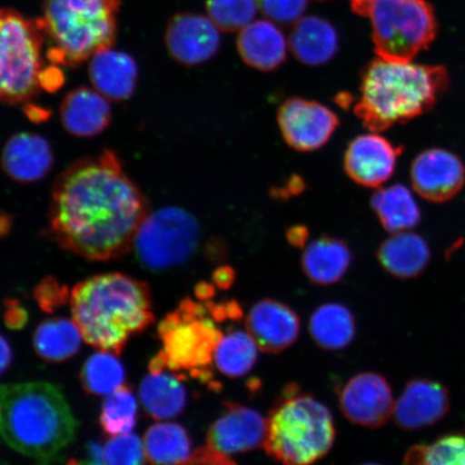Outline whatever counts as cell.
<instances>
[{"label":"cell","mask_w":465,"mask_h":465,"mask_svg":"<svg viewBox=\"0 0 465 465\" xmlns=\"http://www.w3.org/2000/svg\"><path fill=\"white\" fill-rule=\"evenodd\" d=\"M66 465H107L103 459H95L89 457L87 460H77V459H72Z\"/></svg>","instance_id":"7bdbcfd3"},{"label":"cell","mask_w":465,"mask_h":465,"mask_svg":"<svg viewBox=\"0 0 465 465\" xmlns=\"http://www.w3.org/2000/svg\"><path fill=\"white\" fill-rule=\"evenodd\" d=\"M147 201L110 151L75 163L52 192L50 230L63 248L91 261L133 249Z\"/></svg>","instance_id":"6da1fadb"},{"label":"cell","mask_w":465,"mask_h":465,"mask_svg":"<svg viewBox=\"0 0 465 465\" xmlns=\"http://www.w3.org/2000/svg\"><path fill=\"white\" fill-rule=\"evenodd\" d=\"M399 150L377 132L363 134L348 145L345 167L354 182L378 188L391 178L397 167Z\"/></svg>","instance_id":"e0dca14e"},{"label":"cell","mask_w":465,"mask_h":465,"mask_svg":"<svg viewBox=\"0 0 465 465\" xmlns=\"http://www.w3.org/2000/svg\"><path fill=\"white\" fill-rule=\"evenodd\" d=\"M120 0H45L38 19L52 63L77 67L113 48Z\"/></svg>","instance_id":"5b68a950"},{"label":"cell","mask_w":465,"mask_h":465,"mask_svg":"<svg viewBox=\"0 0 465 465\" xmlns=\"http://www.w3.org/2000/svg\"><path fill=\"white\" fill-rule=\"evenodd\" d=\"M73 320L87 344L120 356L130 336L154 322L148 284L121 272L97 275L71 293Z\"/></svg>","instance_id":"3957f363"},{"label":"cell","mask_w":465,"mask_h":465,"mask_svg":"<svg viewBox=\"0 0 465 465\" xmlns=\"http://www.w3.org/2000/svg\"><path fill=\"white\" fill-rule=\"evenodd\" d=\"M446 84L444 68L380 57L366 68L356 112L370 130H386L428 112Z\"/></svg>","instance_id":"277c9868"},{"label":"cell","mask_w":465,"mask_h":465,"mask_svg":"<svg viewBox=\"0 0 465 465\" xmlns=\"http://www.w3.org/2000/svg\"><path fill=\"white\" fill-rule=\"evenodd\" d=\"M43 29L37 20L0 9V102L25 103L44 87Z\"/></svg>","instance_id":"9c48e42d"},{"label":"cell","mask_w":465,"mask_h":465,"mask_svg":"<svg viewBox=\"0 0 465 465\" xmlns=\"http://www.w3.org/2000/svg\"><path fill=\"white\" fill-rule=\"evenodd\" d=\"M89 74L92 84L102 95L124 101L135 91L138 67L131 55L109 48L91 58Z\"/></svg>","instance_id":"ffe728a7"},{"label":"cell","mask_w":465,"mask_h":465,"mask_svg":"<svg viewBox=\"0 0 465 465\" xmlns=\"http://www.w3.org/2000/svg\"><path fill=\"white\" fill-rule=\"evenodd\" d=\"M351 260V249L344 242L322 237L307 243L302 254V266L313 283L331 286L344 278Z\"/></svg>","instance_id":"603a6c76"},{"label":"cell","mask_w":465,"mask_h":465,"mask_svg":"<svg viewBox=\"0 0 465 465\" xmlns=\"http://www.w3.org/2000/svg\"><path fill=\"white\" fill-rule=\"evenodd\" d=\"M449 391L441 383L418 378L407 383L394 403L393 420L405 431L433 426L450 411Z\"/></svg>","instance_id":"5bb4252c"},{"label":"cell","mask_w":465,"mask_h":465,"mask_svg":"<svg viewBox=\"0 0 465 465\" xmlns=\"http://www.w3.org/2000/svg\"><path fill=\"white\" fill-rule=\"evenodd\" d=\"M165 40L174 60L188 66L211 60L221 42L218 26L213 20L195 14L173 16L168 23Z\"/></svg>","instance_id":"9a60e30c"},{"label":"cell","mask_w":465,"mask_h":465,"mask_svg":"<svg viewBox=\"0 0 465 465\" xmlns=\"http://www.w3.org/2000/svg\"><path fill=\"white\" fill-rule=\"evenodd\" d=\"M296 58L307 65L318 66L332 60L339 48V35L331 23L318 16L296 22L290 36Z\"/></svg>","instance_id":"cb8c5ba5"},{"label":"cell","mask_w":465,"mask_h":465,"mask_svg":"<svg viewBox=\"0 0 465 465\" xmlns=\"http://www.w3.org/2000/svg\"><path fill=\"white\" fill-rule=\"evenodd\" d=\"M13 349L9 341L0 335V376L9 369L11 362H13Z\"/></svg>","instance_id":"60d3db41"},{"label":"cell","mask_w":465,"mask_h":465,"mask_svg":"<svg viewBox=\"0 0 465 465\" xmlns=\"http://www.w3.org/2000/svg\"><path fill=\"white\" fill-rule=\"evenodd\" d=\"M54 165V153L48 142L37 134L20 133L5 144L3 170L17 183L39 182Z\"/></svg>","instance_id":"d6986e66"},{"label":"cell","mask_w":465,"mask_h":465,"mask_svg":"<svg viewBox=\"0 0 465 465\" xmlns=\"http://www.w3.org/2000/svg\"><path fill=\"white\" fill-rule=\"evenodd\" d=\"M209 307L185 300L167 315L158 328L162 349L149 363L150 371L190 374L205 382L213 381L211 366L223 339L217 320L208 317Z\"/></svg>","instance_id":"52a82bcc"},{"label":"cell","mask_w":465,"mask_h":465,"mask_svg":"<svg viewBox=\"0 0 465 465\" xmlns=\"http://www.w3.org/2000/svg\"><path fill=\"white\" fill-rule=\"evenodd\" d=\"M40 308L45 312H52L56 308L63 306L66 302L71 301L68 290L60 286L54 279H45L35 292Z\"/></svg>","instance_id":"74e56055"},{"label":"cell","mask_w":465,"mask_h":465,"mask_svg":"<svg viewBox=\"0 0 465 465\" xmlns=\"http://www.w3.org/2000/svg\"><path fill=\"white\" fill-rule=\"evenodd\" d=\"M340 405L348 420L368 428L381 427L393 414L391 387L385 377L365 371L342 388Z\"/></svg>","instance_id":"7c38bea8"},{"label":"cell","mask_w":465,"mask_h":465,"mask_svg":"<svg viewBox=\"0 0 465 465\" xmlns=\"http://www.w3.org/2000/svg\"><path fill=\"white\" fill-rule=\"evenodd\" d=\"M259 347L247 331L234 330L223 334L213 364L221 374L230 378L245 376L258 360Z\"/></svg>","instance_id":"4dcf8cb0"},{"label":"cell","mask_w":465,"mask_h":465,"mask_svg":"<svg viewBox=\"0 0 465 465\" xmlns=\"http://www.w3.org/2000/svg\"><path fill=\"white\" fill-rule=\"evenodd\" d=\"M179 465H236V463L228 456L205 447L192 453L187 461Z\"/></svg>","instance_id":"f35d334b"},{"label":"cell","mask_w":465,"mask_h":465,"mask_svg":"<svg viewBox=\"0 0 465 465\" xmlns=\"http://www.w3.org/2000/svg\"><path fill=\"white\" fill-rule=\"evenodd\" d=\"M381 263L391 275L412 278L426 269L430 260L427 242L410 231L393 232L380 250Z\"/></svg>","instance_id":"484cf974"},{"label":"cell","mask_w":465,"mask_h":465,"mask_svg":"<svg viewBox=\"0 0 465 465\" xmlns=\"http://www.w3.org/2000/svg\"><path fill=\"white\" fill-rule=\"evenodd\" d=\"M145 457L151 465H179L191 457V440L180 424L156 423L143 440Z\"/></svg>","instance_id":"f546056e"},{"label":"cell","mask_w":465,"mask_h":465,"mask_svg":"<svg viewBox=\"0 0 465 465\" xmlns=\"http://www.w3.org/2000/svg\"><path fill=\"white\" fill-rule=\"evenodd\" d=\"M144 446L135 434L114 436L104 449L107 465H144Z\"/></svg>","instance_id":"d590c367"},{"label":"cell","mask_w":465,"mask_h":465,"mask_svg":"<svg viewBox=\"0 0 465 465\" xmlns=\"http://www.w3.org/2000/svg\"><path fill=\"white\" fill-rule=\"evenodd\" d=\"M279 127L284 141L300 151L322 148L339 125V118L324 104L292 98L282 104L278 114Z\"/></svg>","instance_id":"8fae6325"},{"label":"cell","mask_w":465,"mask_h":465,"mask_svg":"<svg viewBox=\"0 0 465 465\" xmlns=\"http://www.w3.org/2000/svg\"><path fill=\"white\" fill-rule=\"evenodd\" d=\"M351 5L371 20L375 49L383 60L409 63L433 42L435 15L424 0H351Z\"/></svg>","instance_id":"ba28073f"},{"label":"cell","mask_w":465,"mask_h":465,"mask_svg":"<svg viewBox=\"0 0 465 465\" xmlns=\"http://www.w3.org/2000/svg\"><path fill=\"white\" fill-rule=\"evenodd\" d=\"M125 371L115 354L102 351L86 360L80 380L84 391L91 395L104 397L124 385Z\"/></svg>","instance_id":"1f68e13d"},{"label":"cell","mask_w":465,"mask_h":465,"mask_svg":"<svg viewBox=\"0 0 465 465\" xmlns=\"http://www.w3.org/2000/svg\"><path fill=\"white\" fill-rule=\"evenodd\" d=\"M232 276L234 275H232V271L230 269H221L214 274V282L220 288L226 289L231 286Z\"/></svg>","instance_id":"b9f144b4"},{"label":"cell","mask_w":465,"mask_h":465,"mask_svg":"<svg viewBox=\"0 0 465 465\" xmlns=\"http://www.w3.org/2000/svg\"><path fill=\"white\" fill-rule=\"evenodd\" d=\"M412 187L432 202L451 199L463 187L465 170L460 159L443 149H430L418 155L411 166Z\"/></svg>","instance_id":"2e32d148"},{"label":"cell","mask_w":465,"mask_h":465,"mask_svg":"<svg viewBox=\"0 0 465 465\" xmlns=\"http://www.w3.org/2000/svg\"><path fill=\"white\" fill-rule=\"evenodd\" d=\"M404 465H465V435H445L431 444L411 447Z\"/></svg>","instance_id":"836d02e7"},{"label":"cell","mask_w":465,"mask_h":465,"mask_svg":"<svg viewBox=\"0 0 465 465\" xmlns=\"http://www.w3.org/2000/svg\"><path fill=\"white\" fill-rule=\"evenodd\" d=\"M260 7L271 19L290 25L305 13L307 0H260Z\"/></svg>","instance_id":"8d00e7d4"},{"label":"cell","mask_w":465,"mask_h":465,"mask_svg":"<svg viewBox=\"0 0 465 465\" xmlns=\"http://www.w3.org/2000/svg\"><path fill=\"white\" fill-rule=\"evenodd\" d=\"M183 378L172 371H150L143 378L139 398L145 411L154 420H164L177 417L187 405V391Z\"/></svg>","instance_id":"d4e9b609"},{"label":"cell","mask_w":465,"mask_h":465,"mask_svg":"<svg viewBox=\"0 0 465 465\" xmlns=\"http://www.w3.org/2000/svg\"><path fill=\"white\" fill-rule=\"evenodd\" d=\"M211 19L224 32H234L250 25L258 11L257 0H207Z\"/></svg>","instance_id":"e575fe53"},{"label":"cell","mask_w":465,"mask_h":465,"mask_svg":"<svg viewBox=\"0 0 465 465\" xmlns=\"http://www.w3.org/2000/svg\"><path fill=\"white\" fill-rule=\"evenodd\" d=\"M237 48L249 66L263 72L281 66L287 57L286 38L269 21H255L243 27L237 39Z\"/></svg>","instance_id":"7402d4cb"},{"label":"cell","mask_w":465,"mask_h":465,"mask_svg":"<svg viewBox=\"0 0 465 465\" xmlns=\"http://www.w3.org/2000/svg\"><path fill=\"white\" fill-rule=\"evenodd\" d=\"M300 318L281 302L266 299L258 302L246 320L247 332L262 351L278 353L292 346L300 335Z\"/></svg>","instance_id":"ac0fdd59"},{"label":"cell","mask_w":465,"mask_h":465,"mask_svg":"<svg viewBox=\"0 0 465 465\" xmlns=\"http://www.w3.org/2000/svg\"><path fill=\"white\" fill-rule=\"evenodd\" d=\"M361 465H381V464H375V463H366V464H361Z\"/></svg>","instance_id":"ee69618b"},{"label":"cell","mask_w":465,"mask_h":465,"mask_svg":"<svg viewBox=\"0 0 465 465\" xmlns=\"http://www.w3.org/2000/svg\"><path fill=\"white\" fill-rule=\"evenodd\" d=\"M28 315L25 307H22L19 302L8 301L5 303V322L7 327L13 330H20L25 327Z\"/></svg>","instance_id":"ab89813d"},{"label":"cell","mask_w":465,"mask_h":465,"mask_svg":"<svg viewBox=\"0 0 465 465\" xmlns=\"http://www.w3.org/2000/svg\"><path fill=\"white\" fill-rule=\"evenodd\" d=\"M138 404L129 386L122 385L103 404L101 426L110 436L129 434L136 427Z\"/></svg>","instance_id":"d6a6232c"},{"label":"cell","mask_w":465,"mask_h":465,"mask_svg":"<svg viewBox=\"0 0 465 465\" xmlns=\"http://www.w3.org/2000/svg\"><path fill=\"white\" fill-rule=\"evenodd\" d=\"M371 206L383 228L393 232L410 231L420 223V211L411 191L402 184L389 185L376 192Z\"/></svg>","instance_id":"83f0119b"},{"label":"cell","mask_w":465,"mask_h":465,"mask_svg":"<svg viewBox=\"0 0 465 465\" xmlns=\"http://www.w3.org/2000/svg\"><path fill=\"white\" fill-rule=\"evenodd\" d=\"M267 420L247 406L229 404L207 433L209 449L230 456L263 446Z\"/></svg>","instance_id":"4fadbf2b"},{"label":"cell","mask_w":465,"mask_h":465,"mask_svg":"<svg viewBox=\"0 0 465 465\" xmlns=\"http://www.w3.org/2000/svg\"><path fill=\"white\" fill-rule=\"evenodd\" d=\"M112 119L107 97L100 92L79 87L64 98L61 106L63 126L77 137H93L102 133Z\"/></svg>","instance_id":"44dd1931"},{"label":"cell","mask_w":465,"mask_h":465,"mask_svg":"<svg viewBox=\"0 0 465 465\" xmlns=\"http://www.w3.org/2000/svg\"><path fill=\"white\" fill-rule=\"evenodd\" d=\"M335 427L322 403L307 394L284 395L267 420L264 449L284 465H311L332 449Z\"/></svg>","instance_id":"8992f818"},{"label":"cell","mask_w":465,"mask_h":465,"mask_svg":"<svg viewBox=\"0 0 465 465\" xmlns=\"http://www.w3.org/2000/svg\"><path fill=\"white\" fill-rule=\"evenodd\" d=\"M356 320L341 303L319 306L310 320L312 339L325 351H341L351 345L356 336Z\"/></svg>","instance_id":"4316f807"},{"label":"cell","mask_w":465,"mask_h":465,"mask_svg":"<svg viewBox=\"0 0 465 465\" xmlns=\"http://www.w3.org/2000/svg\"><path fill=\"white\" fill-rule=\"evenodd\" d=\"M83 340L74 320L54 318L39 325L34 334V348L45 361L60 363L79 351Z\"/></svg>","instance_id":"f1b7e54d"},{"label":"cell","mask_w":465,"mask_h":465,"mask_svg":"<svg viewBox=\"0 0 465 465\" xmlns=\"http://www.w3.org/2000/svg\"><path fill=\"white\" fill-rule=\"evenodd\" d=\"M199 237V223L190 213L166 207L145 216L133 248L145 269L161 272L187 261L194 252Z\"/></svg>","instance_id":"30bf717a"},{"label":"cell","mask_w":465,"mask_h":465,"mask_svg":"<svg viewBox=\"0 0 465 465\" xmlns=\"http://www.w3.org/2000/svg\"><path fill=\"white\" fill-rule=\"evenodd\" d=\"M65 395L45 381L0 386V438L39 465H50L77 432Z\"/></svg>","instance_id":"7a4b0ae2"}]
</instances>
